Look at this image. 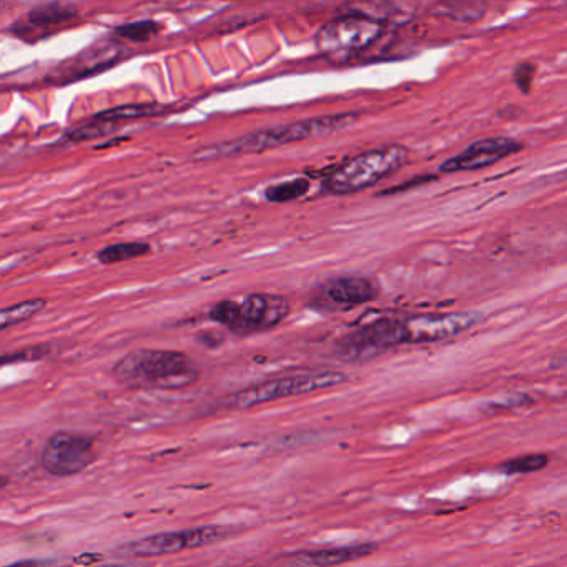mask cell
<instances>
[{"label": "cell", "instance_id": "5", "mask_svg": "<svg viewBox=\"0 0 567 567\" xmlns=\"http://www.w3.org/2000/svg\"><path fill=\"white\" fill-rule=\"evenodd\" d=\"M290 311V303L280 295L252 293L238 301H220L213 306L208 316L218 325H223L237 335H253L272 330L280 325Z\"/></svg>", "mask_w": 567, "mask_h": 567}, {"label": "cell", "instance_id": "14", "mask_svg": "<svg viewBox=\"0 0 567 567\" xmlns=\"http://www.w3.org/2000/svg\"><path fill=\"white\" fill-rule=\"evenodd\" d=\"M150 253V245L145 242H124L107 245L97 252V260L102 265L129 262L134 258L145 257Z\"/></svg>", "mask_w": 567, "mask_h": 567}, {"label": "cell", "instance_id": "22", "mask_svg": "<svg viewBox=\"0 0 567 567\" xmlns=\"http://www.w3.org/2000/svg\"><path fill=\"white\" fill-rule=\"evenodd\" d=\"M5 486H7V478L0 476V489L5 488Z\"/></svg>", "mask_w": 567, "mask_h": 567}, {"label": "cell", "instance_id": "6", "mask_svg": "<svg viewBox=\"0 0 567 567\" xmlns=\"http://www.w3.org/2000/svg\"><path fill=\"white\" fill-rule=\"evenodd\" d=\"M348 381V376L340 371H320V373H300V375L283 376L275 380L263 381L258 385L248 386L225 403L233 410H248L253 406L265 405L270 401L283 400L291 396L306 395L313 391L335 388Z\"/></svg>", "mask_w": 567, "mask_h": 567}, {"label": "cell", "instance_id": "8", "mask_svg": "<svg viewBox=\"0 0 567 567\" xmlns=\"http://www.w3.org/2000/svg\"><path fill=\"white\" fill-rule=\"evenodd\" d=\"M95 461L94 439L72 431H57L45 443L40 464L55 478L84 473Z\"/></svg>", "mask_w": 567, "mask_h": 567}, {"label": "cell", "instance_id": "9", "mask_svg": "<svg viewBox=\"0 0 567 567\" xmlns=\"http://www.w3.org/2000/svg\"><path fill=\"white\" fill-rule=\"evenodd\" d=\"M228 531L220 526H202V528L167 531L150 534L120 548V554L129 558H160L168 554L182 553L188 549L203 548L218 543L227 536Z\"/></svg>", "mask_w": 567, "mask_h": 567}, {"label": "cell", "instance_id": "4", "mask_svg": "<svg viewBox=\"0 0 567 567\" xmlns=\"http://www.w3.org/2000/svg\"><path fill=\"white\" fill-rule=\"evenodd\" d=\"M410 150L403 145L373 148L360 153L336 168L323 180V190L330 195H353L383 182L391 173L405 167Z\"/></svg>", "mask_w": 567, "mask_h": 567}, {"label": "cell", "instance_id": "1", "mask_svg": "<svg viewBox=\"0 0 567 567\" xmlns=\"http://www.w3.org/2000/svg\"><path fill=\"white\" fill-rule=\"evenodd\" d=\"M481 321L476 311H453V313H428L411 316L406 320L381 318L361 326V336L371 350L383 355L385 351L401 345H428L451 340L463 335Z\"/></svg>", "mask_w": 567, "mask_h": 567}, {"label": "cell", "instance_id": "15", "mask_svg": "<svg viewBox=\"0 0 567 567\" xmlns=\"http://www.w3.org/2000/svg\"><path fill=\"white\" fill-rule=\"evenodd\" d=\"M45 306H47V301L42 300V298H35V300L20 301L15 305L2 308L0 310V333L34 318L37 313L44 310Z\"/></svg>", "mask_w": 567, "mask_h": 567}, {"label": "cell", "instance_id": "3", "mask_svg": "<svg viewBox=\"0 0 567 567\" xmlns=\"http://www.w3.org/2000/svg\"><path fill=\"white\" fill-rule=\"evenodd\" d=\"M358 114L345 112V114L325 115L315 119L300 120L293 124L280 125L273 129L258 130L253 134L243 135L238 139L217 143L203 148L195 153L198 160H218V158L240 157L263 153L272 148L282 147L286 143L303 142V140L318 139L325 135L335 134L355 124Z\"/></svg>", "mask_w": 567, "mask_h": 567}, {"label": "cell", "instance_id": "12", "mask_svg": "<svg viewBox=\"0 0 567 567\" xmlns=\"http://www.w3.org/2000/svg\"><path fill=\"white\" fill-rule=\"evenodd\" d=\"M378 548L380 546L376 543L350 544V546L318 549V551H303L296 554V559L305 566L335 567L368 558L371 554H375Z\"/></svg>", "mask_w": 567, "mask_h": 567}, {"label": "cell", "instance_id": "23", "mask_svg": "<svg viewBox=\"0 0 567 567\" xmlns=\"http://www.w3.org/2000/svg\"><path fill=\"white\" fill-rule=\"evenodd\" d=\"M97 567H127V566H122V564H109V566H97Z\"/></svg>", "mask_w": 567, "mask_h": 567}, {"label": "cell", "instance_id": "18", "mask_svg": "<svg viewBox=\"0 0 567 567\" xmlns=\"http://www.w3.org/2000/svg\"><path fill=\"white\" fill-rule=\"evenodd\" d=\"M160 30H162V25L155 20H137V22L115 27L114 34L119 35L122 39L132 40V42H148L158 35Z\"/></svg>", "mask_w": 567, "mask_h": 567}, {"label": "cell", "instance_id": "10", "mask_svg": "<svg viewBox=\"0 0 567 567\" xmlns=\"http://www.w3.org/2000/svg\"><path fill=\"white\" fill-rule=\"evenodd\" d=\"M523 145L511 137H491L471 143L463 152L448 158L439 167L441 173L473 172L491 167L514 153L521 152Z\"/></svg>", "mask_w": 567, "mask_h": 567}, {"label": "cell", "instance_id": "17", "mask_svg": "<svg viewBox=\"0 0 567 567\" xmlns=\"http://www.w3.org/2000/svg\"><path fill=\"white\" fill-rule=\"evenodd\" d=\"M310 188V182L306 178H293V180H286L277 185H270L265 190V198L268 202L273 203L293 202V200L305 197L306 193L310 192Z\"/></svg>", "mask_w": 567, "mask_h": 567}, {"label": "cell", "instance_id": "7", "mask_svg": "<svg viewBox=\"0 0 567 567\" xmlns=\"http://www.w3.org/2000/svg\"><path fill=\"white\" fill-rule=\"evenodd\" d=\"M383 24L368 14H346L326 22L315 35L323 55H345L366 49L380 37Z\"/></svg>", "mask_w": 567, "mask_h": 567}, {"label": "cell", "instance_id": "16", "mask_svg": "<svg viewBox=\"0 0 567 567\" xmlns=\"http://www.w3.org/2000/svg\"><path fill=\"white\" fill-rule=\"evenodd\" d=\"M163 109L158 105H127V107H117V109L105 110L100 114L94 115L92 122L99 124H115L120 120L143 119V117H153V115L162 114Z\"/></svg>", "mask_w": 567, "mask_h": 567}, {"label": "cell", "instance_id": "21", "mask_svg": "<svg viewBox=\"0 0 567 567\" xmlns=\"http://www.w3.org/2000/svg\"><path fill=\"white\" fill-rule=\"evenodd\" d=\"M39 561H20V563L9 564L5 567H39Z\"/></svg>", "mask_w": 567, "mask_h": 567}, {"label": "cell", "instance_id": "13", "mask_svg": "<svg viewBox=\"0 0 567 567\" xmlns=\"http://www.w3.org/2000/svg\"><path fill=\"white\" fill-rule=\"evenodd\" d=\"M77 9L72 5L62 4H42L30 10L27 19L35 27H50V25H60L64 22L77 17Z\"/></svg>", "mask_w": 567, "mask_h": 567}, {"label": "cell", "instance_id": "11", "mask_svg": "<svg viewBox=\"0 0 567 567\" xmlns=\"http://www.w3.org/2000/svg\"><path fill=\"white\" fill-rule=\"evenodd\" d=\"M321 303L330 310H350L378 298V286L365 277H340L321 288Z\"/></svg>", "mask_w": 567, "mask_h": 567}, {"label": "cell", "instance_id": "2", "mask_svg": "<svg viewBox=\"0 0 567 567\" xmlns=\"http://www.w3.org/2000/svg\"><path fill=\"white\" fill-rule=\"evenodd\" d=\"M115 380L132 390H180L193 385L200 376L197 365L182 351H130L115 363Z\"/></svg>", "mask_w": 567, "mask_h": 567}, {"label": "cell", "instance_id": "20", "mask_svg": "<svg viewBox=\"0 0 567 567\" xmlns=\"http://www.w3.org/2000/svg\"><path fill=\"white\" fill-rule=\"evenodd\" d=\"M49 350L47 346H35L30 350L17 351V353H10V355L0 356V366L12 365V363H20V361H35L40 360L42 356L47 355Z\"/></svg>", "mask_w": 567, "mask_h": 567}, {"label": "cell", "instance_id": "19", "mask_svg": "<svg viewBox=\"0 0 567 567\" xmlns=\"http://www.w3.org/2000/svg\"><path fill=\"white\" fill-rule=\"evenodd\" d=\"M549 464L548 454L536 453L521 456V458L509 459L506 463L501 464L499 469L504 474H531L538 473L541 469L546 468Z\"/></svg>", "mask_w": 567, "mask_h": 567}]
</instances>
